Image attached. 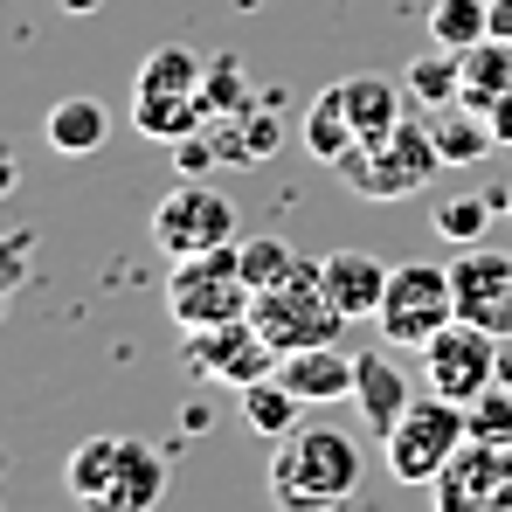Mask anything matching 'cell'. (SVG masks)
<instances>
[{
  "instance_id": "obj_5",
  "label": "cell",
  "mask_w": 512,
  "mask_h": 512,
  "mask_svg": "<svg viewBox=\"0 0 512 512\" xmlns=\"http://www.w3.org/2000/svg\"><path fill=\"white\" fill-rule=\"evenodd\" d=\"M250 277H243V256L236 243L208 256H180L167 270V312L180 333H201V326H229V319H250Z\"/></svg>"
},
{
  "instance_id": "obj_35",
  "label": "cell",
  "mask_w": 512,
  "mask_h": 512,
  "mask_svg": "<svg viewBox=\"0 0 512 512\" xmlns=\"http://www.w3.org/2000/svg\"><path fill=\"white\" fill-rule=\"evenodd\" d=\"M492 512H512V478L499 485V506H492Z\"/></svg>"
},
{
  "instance_id": "obj_33",
  "label": "cell",
  "mask_w": 512,
  "mask_h": 512,
  "mask_svg": "<svg viewBox=\"0 0 512 512\" xmlns=\"http://www.w3.org/2000/svg\"><path fill=\"white\" fill-rule=\"evenodd\" d=\"M14 180H21V167H14V153H7V146H0V201H7V194H14Z\"/></svg>"
},
{
  "instance_id": "obj_4",
  "label": "cell",
  "mask_w": 512,
  "mask_h": 512,
  "mask_svg": "<svg viewBox=\"0 0 512 512\" xmlns=\"http://www.w3.org/2000/svg\"><path fill=\"white\" fill-rule=\"evenodd\" d=\"M436 167H443V153L429 139V118H402L388 139H360L333 173H340L360 201H409L416 187H429Z\"/></svg>"
},
{
  "instance_id": "obj_23",
  "label": "cell",
  "mask_w": 512,
  "mask_h": 512,
  "mask_svg": "<svg viewBox=\"0 0 512 512\" xmlns=\"http://www.w3.org/2000/svg\"><path fill=\"white\" fill-rule=\"evenodd\" d=\"M499 97H512V42L485 35L478 49H464V104L471 111H492Z\"/></svg>"
},
{
  "instance_id": "obj_25",
  "label": "cell",
  "mask_w": 512,
  "mask_h": 512,
  "mask_svg": "<svg viewBox=\"0 0 512 512\" xmlns=\"http://www.w3.org/2000/svg\"><path fill=\"white\" fill-rule=\"evenodd\" d=\"M243 423H250L256 436H270V443H277L284 429L305 423V402H298L277 374H263V381H250V388H243Z\"/></svg>"
},
{
  "instance_id": "obj_36",
  "label": "cell",
  "mask_w": 512,
  "mask_h": 512,
  "mask_svg": "<svg viewBox=\"0 0 512 512\" xmlns=\"http://www.w3.org/2000/svg\"><path fill=\"white\" fill-rule=\"evenodd\" d=\"M0 312H7V284H0Z\"/></svg>"
},
{
  "instance_id": "obj_20",
  "label": "cell",
  "mask_w": 512,
  "mask_h": 512,
  "mask_svg": "<svg viewBox=\"0 0 512 512\" xmlns=\"http://www.w3.org/2000/svg\"><path fill=\"white\" fill-rule=\"evenodd\" d=\"M360 146V132H353V111H346L340 84H326L312 104H305V153L319 160V167H340L346 153Z\"/></svg>"
},
{
  "instance_id": "obj_11",
  "label": "cell",
  "mask_w": 512,
  "mask_h": 512,
  "mask_svg": "<svg viewBox=\"0 0 512 512\" xmlns=\"http://www.w3.org/2000/svg\"><path fill=\"white\" fill-rule=\"evenodd\" d=\"M450 284H457V319L464 326H485L492 340H512V250H492V243L457 250Z\"/></svg>"
},
{
  "instance_id": "obj_29",
  "label": "cell",
  "mask_w": 512,
  "mask_h": 512,
  "mask_svg": "<svg viewBox=\"0 0 512 512\" xmlns=\"http://www.w3.org/2000/svg\"><path fill=\"white\" fill-rule=\"evenodd\" d=\"M243 256V277H250V291H270V284H284L291 270H298V256L284 236H250V243H236Z\"/></svg>"
},
{
  "instance_id": "obj_12",
  "label": "cell",
  "mask_w": 512,
  "mask_h": 512,
  "mask_svg": "<svg viewBox=\"0 0 512 512\" xmlns=\"http://www.w3.org/2000/svg\"><path fill=\"white\" fill-rule=\"evenodd\" d=\"M506 478H512V450H499V443H464V450L436 471L429 506L436 512H492Z\"/></svg>"
},
{
  "instance_id": "obj_9",
  "label": "cell",
  "mask_w": 512,
  "mask_h": 512,
  "mask_svg": "<svg viewBox=\"0 0 512 512\" xmlns=\"http://www.w3.org/2000/svg\"><path fill=\"white\" fill-rule=\"evenodd\" d=\"M499 346L485 326H464V319H450L436 340L423 346V381L429 395H443V402H478L492 381H499Z\"/></svg>"
},
{
  "instance_id": "obj_26",
  "label": "cell",
  "mask_w": 512,
  "mask_h": 512,
  "mask_svg": "<svg viewBox=\"0 0 512 512\" xmlns=\"http://www.w3.org/2000/svg\"><path fill=\"white\" fill-rule=\"evenodd\" d=\"M201 77H208L201 49H187V42H160V49L139 63L132 90H194V97H201Z\"/></svg>"
},
{
  "instance_id": "obj_13",
  "label": "cell",
  "mask_w": 512,
  "mask_h": 512,
  "mask_svg": "<svg viewBox=\"0 0 512 512\" xmlns=\"http://www.w3.org/2000/svg\"><path fill=\"white\" fill-rule=\"evenodd\" d=\"M388 270H395V263H381V256H367V250L319 256V284H326V298L340 305V319H374V312H381Z\"/></svg>"
},
{
  "instance_id": "obj_19",
  "label": "cell",
  "mask_w": 512,
  "mask_h": 512,
  "mask_svg": "<svg viewBox=\"0 0 512 512\" xmlns=\"http://www.w3.org/2000/svg\"><path fill=\"white\" fill-rule=\"evenodd\" d=\"M429 139H436L443 167H478V160L499 146V139H492V118L471 111V104H443V111H429Z\"/></svg>"
},
{
  "instance_id": "obj_34",
  "label": "cell",
  "mask_w": 512,
  "mask_h": 512,
  "mask_svg": "<svg viewBox=\"0 0 512 512\" xmlns=\"http://www.w3.org/2000/svg\"><path fill=\"white\" fill-rule=\"evenodd\" d=\"M104 0H63V14H97Z\"/></svg>"
},
{
  "instance_id": "obj_37",
  "label": "cell",
  "mask_w": 512,
  "mask_h": 512,
  "mask_svg": "<svg viewBox=\"0 0 512 512\" xmlns=\"http://www.w3.org/2000/svg\"><path fill=\"white\" fill-rule=\"evenodd\" d=\"M499 208H512V194H499Z\"/></svg>"
},
{
  "instance_id": "obj_18",
  "label": "cell",
  "mask_w": 512,
  "mask_h": 512,
  "mask_svg": "<svg viewBox=\"0 0 512 512\" xmlns=\"http://www.w3.org/2000/svg\"><path fill=\"white\" fill-rule=\"evenodd\" d=\"M132 125L146 139H160V146H180V139H194L208 125V104L194 90H132Z\"/></svg>"
},
{
  "instance_id": "obj_16",
  "label": "cell",
  "mask_w": 512,
  "mask_h": 512,
  "mask_svg": "<svg viewBox=\"0 0 512 512\" xmlns=\"http://www.w3.org/2000/svg\"><path fill=\"white\" fill-rule=\"evenodd\" d=\"M42 139H49V153H63V160H90V153H104V139H111V111H104L97 97H56L49 118H42Z\"/></svg>"
},
{
  "instance_id": "obj_6",
  "label": "cell",
  "mask_w": 512,
  "mask_h": 512,
  "mask_svg": "<svg viewBox=\"0 0 512 512\" xmlns=\"http://www.w3.org/2000/svg\"><path fill=\"white\" fill-rule=\"evenodd\" d=\"M457 319V284H450V263H395L388 270V291H381V340L388 346H416L423 353L443 326Z\"/></svg>"
},
{
  "instance_id": "obj_7",
  "label": "cell",
  "mask_w": 512,
  "mask_h": 512,
  "mask_svg": "<svg viewBox=\"0 0 512 512\" xmlns=\"http://www.w3.org/2000/svg\"><path fill=\"white\" fill-rule=\"evenodd\" d=\"M381 443H388V471H395L402 485H436V471L471 443V429H464V402L416 395V402H409V416L388 429Z\"/></svg>"
},
{
  "instance_id": "obj_8",
  "label": "cell",
  "mask_w": 512,
  "mask_h": 512,
  "mask_svg": "<svg viewBox=\"0 0 512 512\" xmlns=\"http://www.w3.org/2000/svg\"><path fill=\"white\" fill-rule=\"evenodd\" d=\"M153 243L180 263V256H208L236 243V201L215 194L208 180H180L153 201Z\"/></svg>"
},
{
  "instance_id": "obj_32",
  "label": "cell",
  "mask_w": 512,
  "mask_h": 512,
  "mask_svg": "<svg viewBox=\"0 0 512 512\" xmlns=\"http://www.w3.org/2000/svg\"><path fill=\"white\" fill-rule=\"evenodd\" d=\"M492 35L512 42V0H492Z\"/></svg>"
},
{
  "instance_id": "obj_27",
  "label": "cell",
  "mask_w": 512,
  "mask_h": 512,
  "mask_svg": "<svg viewBox=\"0 0 512 512\" xmlns=\"http://www.w3.org/2000/svg\"><path fill=\"white\" fill-rule=\"evenodd\" d=\"M492 222H499V194H457V201H443V208H436V236H443L450 250L485 243V236H492Z\"/></svg>"
},
{
  "instance_id": "obj_30",
  "label": "cell",
  "mask_w": 512,
  "mask_h": 512,
  "mask_svg": "<svg viewBox=\"0 0 512 512\" xmlns=\"http://www.w3.org/2000/svg\"><path fill=\"white\" fill-rule=\"evenodd\" d=\"M201 104H208V118H222V111H250L256 90L243 84V63L236 56H215L208 63V77H201Z\"/></svg>"
},
{
  "instance_id": "obj_1",
  "label": "cell",
  "mask_w": 512,
  "mask_h": 512,
  "mask_svg": "<svg viewBox=\"0 0 512 512\" xmlns=\"http://www.w3.org/2000/svg\"><path fill=\"white\" fill-rule=\"evenodd\" d=\"M360 443L333 423H298L270 443V506L277 512H340L360 492Z\"/></svg>"
},
{
  "instance_id": "obj_14",
  "label": "cell",
  "mask_w": 512,
  "mask_h": 512,
  "mask_svg": "<svg viewBox=\"0 0 512 512\" xmlns=\"http://www.w3.org/2000/svg\"><path fill=\"white\" fill-rule=\"evenodd\" d=\"M353 367H360V360H346L340 346H305V353H284V360H277V381H284L305 409H312V402L326 409V402H353Z\"/></svg>"
},
{
  "instance_id": "obj_31",
  "label": "cell",
  "mask_w": 512,
  "mask_h": 512,
  "mask_svg": "<svg viewBox=\"0 0 512 512\" xmlns=\"http://www.w3.org/2000/svg\"><path fill=\"white\" fill-rule=\"evenodd\" d=\"M485 118H492V139H499V146H512V97H499Z\"/></svg>"
},
{
  "instance_id": "obj_15",
  "label": "cell",
  "mask_w": 512,
  "mask_h": 512,
  "mask_svg": "<svg viewBox=\"0 0 512 512\" xmlns=\"http://www.w3.org/2000/svg\"><path fill=\"white\" fill-rule=\"evenodd\" d=\"M353 402H360V416L374 423V436H388V429L409 416L416 388H409V374H402L388 353H360V367H353Z\"/></svg>"
},
{
  "instance_id": "obj_10",
  "label": "cell",
  "mask_w": 512,
  "mask_h": 512,
  "mask_svg": "<svg viewBox=\"0 0 512 512\" xmlns=\"http://www.w3.org/2000/svg\"><path fill=\"white\" fill-rule=\"evenodd\" d=\"M180 360L187 374H208L222 388H250L263 374H277V346L256 333L250 319H229V326H201V333H180Z\"/></svg>"
},
{
  "instance_id": "obj_17",
  "label": "cell",
  "mask_w": 512,
  "mask_h": 512,
  "mask_svg": "<svg viewBox=\"0 0 512 512\" xmlns=\"http://www.w3.org/2000/svg\"><path fill=\"white\" fill-rule=\"evenodd\" d=\"M208 139H215L222 167H256V160H270V153H277L284 125H277V118L263 111V97H256L250 111H222V118H208Z\"/></svg>"
},
{
  "instance_id": "obj_2",
  "label": "cell",
  "mask_w": 512,
  "mask_h": 512,
  "mask_svg": "<svg viewBox=\"0 0 512 512\" xmlns=\"http://www.w3.org/2000/svg\"><path fill=\"white\" fill-rule=\"evenodd\" d=\"M63 492L77 499V512H160L167 499V457L146 436H84L63 457Z\"/></svg>"
},
{
  "instance_id": "obj_3",
  "label": "cell",
  "mask_w": 512,
  "mask_h": 512,
  "mask_svg": "<svg viewBox=\"0 0 512 512\" xmlns=\"http://www.w3.org/2000/svg\"><path fill=\"white\" fill-rule=\"evenodd\" d=\"M250 326L277 346V360H284V353H305V346H340V333L353 319H340V305L326 298L319 263L298 256V270H291L284 284H270V291L250 298Z\"/></svg>"
},
{
  "instance_id": "obj_21",
  "label": "cell",
  "mask_w": 512,
  "mask_h": 512,
  "mask_svg": "<svg viewBox=\"0 0 512 512\" xmlns=\"http://www.w3.org/2000/svg\"><path fill=\"white\" fill-rule=\"evenodd\" d=\"M340 97H346V111H353L360 139H388L402 125V104H409V90L388 84V77H340Z\"/></svg>"
},
{
  "instance_id": "obj_24",
  "label": "cell",
  "mask_w": 512,
  "mask_h": 512,
  "mask_svg": "<svg viewBox=\"0 0 512 512\" xmlns=\"http://www.w3.org/2000/svg\"><path fill=\"white\" fill-rule=\"evenodd\" d=\"M492 35V0H429V42L436 49H478Z\"/></svg>"
},
{
  "instance_id": "obj_28",
  "label": "cell",
  "mask_w": 512,
  "mask_h": 512,
  "mask_svg": "<svg viewBox=\"0 0 512 512\" xmlns=\"http://www.w3.org/2000/svg\"><path fill=\"white\" fill-rule=\"evenodd\" d=\"M464 429H471V443L512 450V381H492L478 402H464Z\"/></svg>"
},
{
  "instance_id": "obj_22",
  "label": "cell",
  "mask_w": 512,
  "mask_h": 512,
  "mask_svg": "<svg viewBox=\"0 0 512 512\" xmlns=\"http://www.w3.org/2000/svg\"><path fill=\"white\" fill-rule=\"evenodd\" d=\"M402 90H409V104H429V111H443V104H464V56L457 49H416V63L402 70Z\"/></svg>"
}]
</instances>
